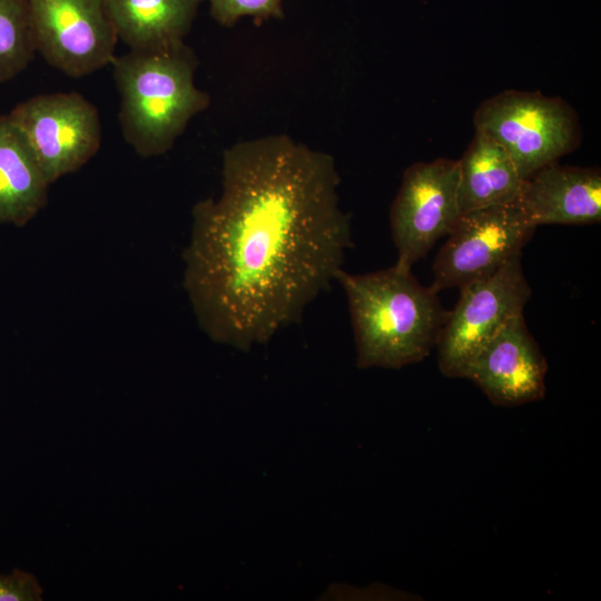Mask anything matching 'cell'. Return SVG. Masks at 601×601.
Here are the masks:
<instances>
[{
    "instance_id": "obj_1",
    "label": "cell",
    "mask_w": 601,
    "mask_h": 601,
    "mask_svg": "<svg viewBox=\"0 0 601 601\" xmlns=\"http://www.w3.org/2000/svg\"><path fill=\"white\" fill-rule=\"evenodd\" d=\"M332 155L288 135L240 140L220 195L191 210L183 286L200 329L248 352L297 323L353 246Z\"/></svg>"
},
{
    "instance_id": "obj_2",
    "label": "cell",
    "mask_w": 601,
    "mask_h": 601,
    "mask_svg": "<svg viewBox=\"0 0 601 601\" xmlns=\"http://www.w3.org/2000/svg\"><path fill=\"white\" fill-rule=\"evenodd\" d=\"M358 368L398 370L422 362L436 346L449 316L437 293L395 264L367 274L341 269Z\"/></svg>"
},
{
    "instance_id": "obj_3",
    "label": "cell",
    "mask_w": 601,
    "mask_h": 601,
    "mask_svg": "<svg viewBox=\"0 0 601 601\" xmlns=\"http://www.w3.org/2000/svg\"><path fill=\"white\" fill-rule=\"evenodd\" d=\"M110 66L120 97L121 132L140 157L168 152L189 121L210 105L209 95L195 83L198 59L185 42L129 50Z\"/></svg>"
},
{
    "instance_id": "obj_4",
    "label": "cell",
    "mask_w": 601,
    "mask_h": 601,
    "mask_svg": "<svg viewBox=\"0 0 601 601\" xmlns=\"http://www.w3.org/2000/svg\"><path fill=\"white\" fill-rule=\"evenodd\" d=\"M473 120L475 130L506 150L524 180L572 151L580 140L573 109L561 98L540 92L497 93L481 102Z\"/></svg>"
},
{
    "instance_id": "obj_5",
    "label": "cell",
    "mask_w": 601,
    "mask_h": 601,
    "mask_svg": "<svg viewBox=\"0 0 601 601\" xmlns=\"http://www.w3.org/2000/svg\"><path fill=\"white\" fill-rule=\"evenodd\" d=\"M460 289L459 302L449 313L435 347L441 373L464 378L480 351L506 323L523 314L531 288L521 256H516Z\"/></svg>"
},
{
    "instance_id": "obj_6",
    "label": "cell",
    "mask_w": 601,
    "mask_h": 601,
    "mask_svg": "<svg viewBox=\"0 0 601 601\" xmlns=\"http://www.w3.org/2000/svg\"><path fill=\"white\" fill-rule=\"evenodd\" d=\"M8 117L50 185L79 170L101 145L98 109L76 91L36 95L19 102Z\"/></svg>"
},
{
    "instance_id": "obj_7",
    "label": "cell",
    "mask_w": 601,
    "mask_h": 601,
    "mask_svg": "<svg viewBox=\"0 0 601 601\" xmlns=\"http://www.w3.org/2000/svg\"><path fill=\"white\" fill-rule=\"evenodd\" d=\"M518 200L462 214L433 264L435 293L462 287L516 256L535 230Z\"/></svg>"
},
{
    "instance_id": "obj_8",
    "label": "cell",
    "mask_w": 601,
    "mask_h": 601,
    "mask_svg": "<svg viewBox=\"0 0 601 601\" xmlns=\"http://www.w3.org/2000/svg\"><path fill=\"white\" fill-rule=\"evenodd\" d=\"M457 187V160L437 158L405 169L390 210L396 266L411 269L450 234L461 216Z\"/></svg>"
},
{
    "instance_id": "obj_9",
    "label": "cell",
    "mask_w": 601,
    "mask_h": 601,
    "mask_svg": "<svg viewBox=\"0 0 601 601\" xmlns=\"http://www.w3.org/2000/svg\"><path fill=\"white\" fill-rule=\"evenodd\" d=\"M37 53L71 78L115 59L118 40L105 0H28Z\"/></svg>"
},
{
    "instance_id": "obj_10",
    "label": "cell",
    "mask_w": 601,
    "mask_h": 601,
    "mask_svg": "<svg viewBox=\"0 0 601 601\" xmlns=\"http://www.w3.org/2000/svg\"><path fill=\"white\" fill-rule=\"evenodd\" d=\"M546 372L545 357L520 314L480 351L464 378L476 384L494 405L513 407L544 397Z\"/></svg>"
},
{
    "instance_id": "obj_11",
    "label": "cell",
    "mask_w": 601,
    "mask_h": 601,
    "mask_svg": "<svg viewBox=\"0 0 601 601\" xmlns=\"http://www.w3.org/2000/svg\"><path fill=\"white\" fill-rule=\"evenodd\" d=\"M535 227L548 224L589 225L601 219L599 168L549 164L522 185L518 199Z\"/></svg>"
},
{
    "instance_id": "obj_12",
    "label": "cell",
    "mask_w": 601,
    "mask_h": 601,
    "mask_svg": "<svg viewBox=\"0 0 601 601\" xmlns=\"http://www.w3.org/2000/svg\"><path fill=\"white\" fill-rule=\"evenodd\" d=\"M118 40L147 51L185 42L203 0H105Z\"/></svg>"
},
{
    "instance_id": "obj_13",
    "label": "cell",
    "mask_w": 601,
    "mask_h": 601,
    "mask_svg": "<svg viewBox=\"0 0 601 601\" xmlns=\"http://www.w3.org/2000/svg\"><path fill=\"white\" fill-rule=\"evenodd\" d=\"M457 161L461 215L519 199L524 179L506 150L485 134L475 130Z\"/></svg>"
},
{
    "instance_id": "obj_14",
    "label": "cell",
    "mask_w": 601,
    "mask_h": 601,
    "mask_svg": "<svg viewBox=\"0 0 601 601\" xmlns=\"http://www.w3.org/2000/svg\"><path fill=\"white\" fill-rule=\"evenodd\" d=\"M49 186L21 134L0 115V224L27 225L46 206Z\"/></svg>"
},
{
    "instance_id": "obj_15",
    "label": "cell",
    "mask_w": 601,
    "mask_h": 601,
    "mask_svg": "<svg viewBox=\"0 0 601 601\" xmlns=\"http://www.w3.org/2000/svg\"><path fill=\"white\" fill-rule=\"evenodd\" d=\"M36 55L28 0H0V85L21 73Z\"/></svg>"
},
{
    "instance_id": "obj_16",
    "label": "cell",
    "mask_w": 601,
    "mask_h": 601,
    "mask_svg": "<svg viewBox=\"0 0 601 601\" xmlns=\"http://www.w3.org/2000/svg\"><path fill=\"white\" fill-rule=\"evenodd\" d=\"M209 4L210 17L223 27H234L242 18L255 21L283 19L284 0H203Z\"/></svg>"
},
{
    "instance_id": "obj_17",
    "label": "cell",
    "mask_w": 601,
    "mask_h": 601,
    "mask_svg": "<svg viewBox=\"0 0 601 601\" xmlns=\"http://www.w3.org/2000/svg\"><path fill=\"white\" fill-rule=\"evenodd\" d=\"M42 589L36 577L14 569L10 574H0V601H40Z\"/></svg>"
}]
</instances>
